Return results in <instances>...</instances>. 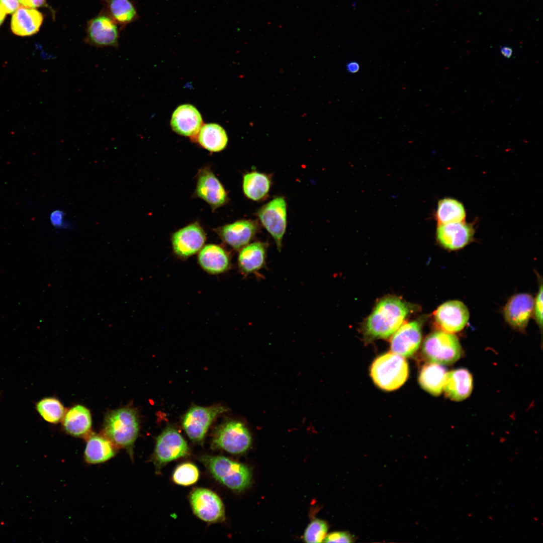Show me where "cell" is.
<instances>
[{
  "label": "cell",
  "mask_w": 543,
  "mask_h": 543,
  "mask_svg": "<svg viewBox=\"0 0 543 543\" xmlns=\"http://www.w3.org/2000/svg\"><path fill=\"white\" fill-rule=\"evenodd\" d=\"M411 308L396 297L381 300L366 320L365 334L370 339H387L402 325Z\"/></svg>",
  "instance_id": "obj_1"
},
{
  "label": "cell",
  "mask_w": 543,
  "mask_h": 543,
  "mask_svg": "<svg viewBox=\"0 0 543 543\" xmlns=\"http://www.w3.org/2000/svg\"><path fill=\"white\" fill-rule=\"evenodd\" d=\"M139 431L136 412L131 408L123 407L110 412L106 417L104 435L116 447L126 448L132 455V447Z\"/></svg>",
  "instance_id": "obj_2"
},
{
  "label": "cell",
  "mask_w": 543,
  "mask_h": 543,
  "mask_svg": "<svg viewBox=\"0 0 543 543\" xmlns=\"http://www.w3.org/2000/svg\"><path fill=\"white\" fill-rule=\"evenodd\" d=\"M199 459L216 480L231 490L241 492L251 483V471L241 463L221 456L203 455Z\"/></svg>",
  "instance_id": "obj_3"
},
{
  "label": "cell",
  "mask_w": 543,
  "mask_h": 543,
  "mask_svg": "<svg viewBox=\"0 0 543 543\" xmlns=\"http://www.w3.org/2000/svg\"><path fill=\"white\" fill-rule=\"evenodd\" d=\"M409 375L408 364L402 356L392 352L377 357L371 368V376L381 389L393 391L402 386Z\"/></svg>",
  "instance_id": "obj_4"
},
{
  "label": "cell",
  "mask_w": 543,
  "mask_h": 543,
  "mask_svg": "<svg viewBox=\"0 0 543 543\" xmlns=\"http://www.w3.org/2000/svg\"><path fill=\"white\" fill-rule=\"evenodd\" d=\"M422 354L430 363L450 365L460 358L462 349L456 335L439 331L430 334L424 340Z\"/></svg>",
  "instance_id": "obj_5"
},
{
  "label": "cell",
  "mask_w": 543,
  "mask_h": 543,
  "mask_svg": "<svg viewBox=\"0 0 543 543\" xmlns=\"http://www.w3.org/2000/svg\"><path fill=\"white\" fill-rule=\"evenodd\" d=\"M251 435L243 423L236 420L226 421L215 430L212 446L230 454L245 452L251 444Z\"/></svg>",
  "instance_id": "obj_6"
},
{
  "label": "cell",
  "mask_w": 543,
  "mask_h": 543,
  "mask_svg": "<svg viewBox=\"0 0 543 543\" xmlns=\"http://www.w3.org/2000/svg\"><path fill=\"white\" fill-rule=\"evenodd\" d=\"M189 446L182 435L173 427H166L156 438L152 455L157 473L168 463L190 454Z\"/></svg>",
  "instance_id": "obj_7"
},
{
  "label": "cell",
  "mask_w": 543,
  "mask_h": 543,
  "mask_svg": "<svg viewBox=\"0 0 543 543\" xmlns=\"http://www.w3.org/2000/svg\"><path fill=\"white\" fill-rule=\"evenodd\" d=\"M227 411V409L221 405L192 406L182 418L183 427L191 440L201 443L213 421Z\"/></svg>",
  "instance_id": "obj_8"
},
{
  "label": "cell",
  "mask_w": 543,
  "mask_h": 543,
  "mask_svg": "<svg viewBox=\"0 0 543 543\" xmlns=\"http://www.w3.org/2000/svg\"><path fill=\"white\" fill-rule=\"evenodd\" d=\"M194 513L208 523L221 522L225 519V507L220 497L205 488H196L190 495Z\"/></svg>",
  "instance_id": "obj_9"
},
{
  "label": "cell",
  "mask_w": 543,
  "mask_h": 543,
  "mask_svg": "<svg viewBox=\"0 0 543 543\" xmlns=\"http://www.w3.org/2000/svg\"><path fill=\"white\" fill-rule=\"evenodd\" d=\"M261 223L274 239L278 250L282 248L287 225L286 203L283 197L273 199L258 212Z\"/></svg>",
  "instance_id": "obj_10"
},
{
  "label": "cell",
  "mask_w": 543,
  "mask_h": 543,
  "mask_svg": "<svg viewBox=\"0 0 543 543\" xmlns=\"http://www.w3.org/2000/svg\"><path fill=\"white\" fill-rule=\"evenodd\" d=\"M434 315L435 323L440 329L453 333L464 328L468 322L470 313L463 302L451 300L439 306Z\"/></svg>",
  "instance_id": "obj_11"
},
{
  "label": "cell",
  "mask_w": 543,
  "mask_h": 543,
  "mask_svg": "<svg viewBox=\"0 0 543 543\" xmlns=\"http://www.w3.org/2000/svg\"><path fill=\"white\" fill-rule=\"evenodd\" d=\"M119 32L116 23L109 16L99 15L87 24L85 41L96 47L118 46Z\"/></svg>",
  "instance_id": "obj_12"
},
{
  "label": "cell",
  "mask_w": 543,
  "mask_h": 543,
  "mask_svg": "<svg viewBox=\"0 0 543 543\" xmlns=\"http://www.w3.org/2000/svg\"><path fill=\"white\" fill-rule=\"evenodd\" d=\"M475 233L472 225L464 222L439 224L436 230L438 242L450 250L461 249L472 241Z\"/></svg>",
  "instance_id": "obj_13"
},
{
  "label": "cell",
  "mask_w": 543,
  "mask_h": 543,
  "mask_svg": "<svg viewBox=\"0 0 543 543\" xmlns=\"http://www.w3.org/2000/svg\"><path fill=\"white\" fill-rule=\"evenodd\" d=\"M533 304L534 300L528 294L513 295L508 300L503 309L506 321L515 329L523 330L533 314Z\"/></svg>",
  "instance_id": "obj_14"
},
{
  "label": "cell",
  "mask_w": 543,
  "mask_h": 543,
  "mask_svg": "<svg viewBox=\"0 0 543 543\" xmlns=\"http://www.w3.org/2000/svg\"><path fill=\"white\" fill-rule=\"evenodd\" d=\"M391 340L392 352L403 357L412 355L421 341V325L418 321L404 324L394 333Z\"/></svg>",
  "instance_id": "obj_15"
},
{
  "label": "cell",
  "mask_w": 543,
  "mask_h": 543,
  "mask_svg": "<svg viewBox=\"0 0 543 543\" xmlns=\"http://www.w3.org/2000/svg\"><path fill=\"white\" fill-rule=\"evenodd\" d=\"M206 239L204 232L197 223L188 225L172 236L173 250L178 255L186 257L197 252Z\"/></svg>",
  "instance_id": "obj_16"
},
{
  "label": "cell",
  "mask_w": 543,
  "mask_h": 543,
  "mask_svg": "<svg viewBox=\"0 0 543 543\" xmlns=\"http://www.w3.org/2000/svg\"><path fill=\"white\" fill-rule=\"evenodd\" d=\"M171 126L177 134L185 136H195L202 127L201 114L192 105L186 104L178 107L173 113Z\"/></svg>",
  "instance_id": "obj_17"
},
{
  "label": "cell",
  "mask_w": 543,
  "mask_h": 543,
  "mask_svg": "<svg viewBox=\"0 0 543 543\" xmlns=\"http://www.w3.org/2000/svg\"><path fill=\"white\" fill-rule=\"evenodd\" d=\"M197 194L214 209L223 205L227 198L226 192L222 184L213 173L207 168L203 169L199 173Z\"/></svg>",
  "instance_id": "obj_18"
},
{
  "label": "cell",
  "mask_w": 543,
  "mask_h": 543,
  "mask_svg": "<svg viewBox=\"0 0 543 543\" xmlns=\"http://www.w3.org/2000/svg\"><path fill=\"white\" fill-rule=\"evenodd\" d=\"M473 387V378L465 369L447 372L443 390L447 397L455 401H461L471 394Z\"/></svg>",
  "instance_id": "obj_19"
},
{
  "label": "cell",
  "mask_w": 543,
  "mask_h": 543,
  "mask_svg": "<svg viewBox=\"0 0 543 543\" xmlns=\"http://www.w3.org/2000/svg\"><path fill=\"white\" fill-rule=\"evenodd\" d=\"M43 20V16L39 11L21 7L13 15L11 29L17 35L30 36L39 31Z\"/></svg>",
  "instance_id": "obj_20"
},
{
  "label": "cell",
  "mask_w": 543,
  "mask_h": 543,
  "mask_svg": "<svg viewBox=\"0 0 543 543\" xmlns=\"http://www.w3.org/2000/svg\"><path fill=\"white\" fill-rule=\"evenodd\" d=\"M256 230V226L253 222L241 220L224 226L220 234L227 244L235 249H240L249 242Z\"/></svg>",
  "instance_id": "obj_21"
},
{
  "label": "cell",
  "mask_w": 543,
  "mask_h": 543,
  "mask_svg": "<svg viewBox=\"0 0 543 543\" xmlns=\"http://www.w3.org/2000/svg\"><path fill=\"white\" fill-rule=\"evenodd\" d=\"M266 245L260 242L252 243L244 246L238 258L240 269L245 274L255 273L265 264Z\"/></svg>",
  "instance_id": "obj_22"
},
{
  "label": "cell",
  "mask_w": 543,
  "mask_h": 543,
  "mask_svg": "<svg viewBox=\"0 0 543 543\" xmlns=\"http://www.w3.org/2000/svg\"><path fill=\"white\" fill-rule=\"evenodd\" d=\"M92 417L85 407L77 405L70 408L65 414L63 426L69 434L80 437L87 434L92 427Z\"/></svg>",
  "instance_id": "obj_23"
},
{
  "label": "cell",
  "mask_w": 543,
  "mask_h": 543,
  "mask_svg": "<svg viewBox=\"0 0 543 543\" xmlns=\"http://www.w3.org/2000/svg\"><path fill=\"white\" fill-rule=\"evenodd\" d=\"M115 446L104 435L92 434L87 439L84 459L92 464L105 462L115 455Z\"/></svg>",
  "instance_id": "obj_24"
},
{
  "label": "cell",
  "mask_w": 543,
  "mask_h": 543,
  "mask_svg": "<svg viewBox=\"0 0 543 543\" xmlns=\"http://www.w3.org/2000/svg\"><path fill=\"white\" fill-rule=\"evenodd\" d=\"M199 262L203 269L211 274H220L229 266V257L224 250L218 245L209 244L200 252Z\"/></svg>",
  "instance_id": "obj_25"
},
{
  "label": "cell",
  "mask_w": 543,
  "mask_h": 543,
  "mask_svg": "<svg viewBox=\"0 0 543 543\" xmlns=\"http://www.w3.org/2000/svg\"><path fill=\"white\" fill-rule=\"evenodd\" d=\"M447 372L441 365L429 363L421 369L419 382L422 388L429 393L438 396L443 389Z\"/></svg>",
  "instance_id": "obj_26"
},
{
  "label": "cell",
  "mask_w": 543,
  "mask_h": 543,
  "mask_svg": "<svg viewBox=\"0 0 543 543\" xmlns=\"http://www.w3.org/2000/svg\"><path fill=\"white\" fill-rule=\"evenodd\" d=\"M198 139L203 147L212 152L223 150L228 142L224 129L220 125L213 123L202 126L198 133Z\"/></svg>",
  "instance_id": "obj_27"
},
{
  "label": "cell",
  "mask_w": 543,
  "mask_h": 543,
  "mask_svg": "<svg viewBox=\"0 0 543 543\" xmlns=\"http://www.w3.org/2000/svg\"><path fill=\"white\" fill-rule=\"evenodd\" d=\"M466 212L463 204L450 198L439 201L436 212V218L439 224L464 222Z\"/></svg>",
  "instance_id": "obj_28"
},
{
  "label": "cell",
  "mask_w": 543,
  "mask_h": 543,
  "mask_svg": "<svg viewBox=\"0 0 543 543\" xmlns=\"http://www.w3.org/2000/svg\"><path fill=\"white\" fill-rule=\"evenodd\" d=\"M269 188V179L263 173L254 171L245 174L243 177V192L252 200L258 201L263 198L268 192Z\"/></svg>",
  "instance_id": "obj_29"
},
{
  "label": "cell",
  "mask_w": 543,
  "mask_h": 543,
  "mask_svg": "<svg viewBox=\"0 0 543 543\" xmlns=\"http://www.w3.org/2000/svg\"><path fill=\"white\" fill-rule=\"evenodd\" d=\"M107 9L110 17L120 25H126L136 20L138 14L130 0H108Z\"/></svg>",
  "instance_id": "obj_30"
},
{
  "label": "cell",
  "mask_w": 543,
  "mask_h": 543,
  "mask_svg": "<svg viewBox=\"0 0 543 543\" xmlns=\"http://www.w3.org/2000/svg\"><path fill=\"white\" fill-rule=\"evenodd\" d=\"M37 412L46 421L57 423L64 417V408L59 400L53 397H46L35 405Z\"/></svg>",
  "instance_id": "obj_31"
},
{
  "label": "cell",
  "mask_w": 543,
  "mask_h": 543,
  "mask_svg": "<svg viewBox=\"0 0 543 543\" xmlns=\"http://www.w3.org/2000/svg\"><path fill=\"white\" fill-rule=\"evenodd\" d=\"M199 477V471L194 464L187 462L178 466L172 475L173 481L176 484L188 486L195 484Z\"/></svg>",
  "instance_id": "obj_32"
},
{
  "label": "cell",
  "mask_w": 543,
  "mask_h": 543,
  "mask_svg": "<svg viewBox=\"0 0 543 543\" xmlns=\"http://www.w3.org/2000/svg\"><path fill=\"white\" fill-rule=\"evenodd\" d=\"M328 530L327 523L319 519H314L307 526L303 539L306 542H321L323 541Z\"/></svg>",
  "instance_id": "obj_33"
},
{
  "label": "cell",
  "mask_w": 543,
  "mask_h": 543,
  "mask_svg": "<svg viewBox=\"0 0 543 543\" xmlns=\"http://www.w3.org/2000/svg\"><path fill=\"white\" fill-rule=\"evenodd\" d=\"M542 285L541 283L539 290L534 301L533 313L535 321L541 329L542 325Z\"/></svg>",
  "instance_id": "obj_34"
},
{
  "label": "cell",
  "mask_w": 543,
  "mask_h": 543,
  "mask_svg": "<svg viewBox=\"0 0 543 543\" xmlns=\"http://www.w3.org/2000/svg\"><path fill=\"white\" fill-rule=\"evenodd\" d=\"M49 220L52 225L56 228H69V225L65 220L64 213L59 209L55 210L51 213Z\"/></svg>",
  "instance_id": "obj_35"
},
{
  "label": "cell",
  "mask_w": 543,
  "mask_h": 543,
  "mask_svg": "<svg viewBox=\"0 0 543 543\" xmlns=\"http://www.w3.org/2000/svg\"><path fill=\"white\" fill-rule=\"evenodd\" d=\"M326 542H351L353 538L347 532L336 531L326 535L324 540Z\"/></svg>",
  "instance_id": "obj_36"
},
{
  "label": "cell",
  "mask_w": 543,
  "mask_h": 543,
  "mask_svg": "<svg viewBox=\"0 0 543 543\" xmlns=\"http://www.w3.org/2000/svg\"><path fill=\"white\" fill-rule=\"evenodd\" d=\"M19 0H0V10L5 14L14 13L19 8Z\"/></svg>",
  "instance_id": "obj_37"
},
{
  "label": "cell",
  "mask_w": 543,
  "mask_h": 543,
  "mask_svg": "<svg viewBox=\"0 0 543 543\" xmlns=\"http://www.w3.org/2000/svg\"><path fill=\"white\" fill-rule=\"evenodd\" d=\"M19 1L22 7L27 8L34 9L42 7L49 8L46 0H19Z\"/></svg>",
  "instance_id": "obj_38"
},
{
  "label": "cell",
  "mask_w": 543,
  "mask_h": 543,
  "mask_svg": "<svg viewBox=\"0 0 543 543\" xmlns=\"http://www.w3.org/2000/svg\"><path fill=\"white\" fill-rule=\"evenodd\" d=\"M346 70L349 73H356L359 69V64L355 61H350L346 64Z\"/></svg>",
  "instance_id": "obj_39"
},
{
  "label": "cell",
  "mask_w": 543,
  "mask_h": 543,
  "mask_svg": "<svg viewBox=\"0 0 543 543\" xmlns=\"http://www.w3.org/2000/svg\"><path fill=\"white\" fill-rule=\"evenodd\" d=\"M501 53L503 56L510 58L512 54V49L508 46H503L501 48Z\"/></svg>",
  "instance_id": "obj_40"
},
{
  "label": "cell",
  "mask_w": 543,
  "mask_h": 543,
  "mask_svg": "<svg viewBox=\"0 0 543 543\" xmlns=\"http://www.w3.org/2000/svg\"><path fill=\"white\" fill-rule=\"evenodd\" d=\"M6 16V15L5 14H4V13H3L0 10V26L2 25V24L4 22V20H5V18Z\"/></svg>",
  "instance_id": "obj_41"
}]
</instances>
